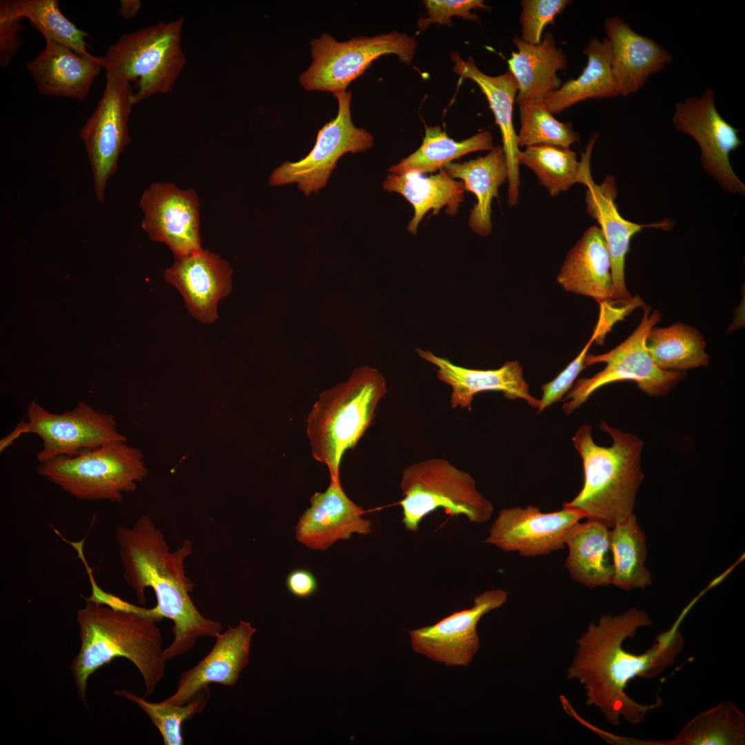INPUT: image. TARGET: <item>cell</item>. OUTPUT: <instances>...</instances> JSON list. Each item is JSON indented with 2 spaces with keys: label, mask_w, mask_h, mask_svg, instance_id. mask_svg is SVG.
I'll use <instances>...</instances> for the list:
<instances>
[{
  "label": "cell",
  "mask_w": 745,
  "mask_h": 745,
  "mask_svg": "<svg viewBox=\"0 0 745 745\" xmlns=\"http://www.w3.org/2000/svg\"><path fill=\"white\" fill-rule=\"evenodd\" d=\"M518 105L521 124L517 135L518 147L548 144L569 148L579 141V135L572 125L557 120L543 100Z\"/></svg>",
  "instance_id": "obj_39"
},
{
  "label": "cell",
  "mask_w": 745,
  "mask_h": 745,
  "mask_svg": "<svg viewBox=\"0 0 745 745\" xmlns=\"http://www.w3.org/2000/svg\"><path fill=\"white\" fill-rule=\"evenodd\" d=\"M602 322L599 318L594 332L584 347L579 354L554 379L542 385V397L538 408V413L542 412L546 408L550 406L557 401H560L564 395L568 393L573 386V382L586 367L584 360L587 352L595 340L602 341Z\"/></svg>",
  "instance_id": "obj_41"
},
{
  "label": "cell",
  "mask_w": 745,
  "mask_h": 745,
  "mask_svg": "<svg viewBox=\"0 0 745 745\" xmlns=\"http://www.w3.org/2000/svg\"><path fill=\"white\" fill-rule=\"evenodd\" d=\"M599 426L612 437L610 446L595 444L589 424L582 425L572 438L582 459L584 479L579 493L562 506L577 509L586 520L612 528L634 514L644 479L640 464L644 442L602 420Z\"/></svg>",
  "instance_id": "obj_4"
},
{
  "label": "cell",
  "mask_w": 745,
  "mask_h": 745,
  "mask_svg": "<svg viewBox=\"0 0 745 745\" xmlns=\"http://www.w3.org/2000/svg\"><path fill=\"white\" fill-rule=\"evenodd\" d=\"M141 8V3L138 0H122L120 1L118 13L125 19H129L135 17Z\"/></svg>",
  "instance_id": "obj_45"
},
{
  "label": "cell",
  "mask_w": 745,
  "mask_h": 745,
  "mask_svg": "<svg viewBox=\"0 0 745 745\" xmlns=\"http://www.w3.org/2000/svg\"><path fill=\"white\" fill-rule=\"evenodd\" d=\"M389 192L399 193L413 206L414 216L408 223V231L415 235L426 212L433 210L437 215L446 206V212L454 216L464 199V184L451 178L441 168L439 173L424 177L415 172L388 175L383 183Z\"/></svg>",
  "instance_id": "obj_30"
},
{
  "label": "cell",
  "mask_w": 745,
  "mask_h": 745,
  "mask_svg": "<svg viewBox=\"0 0 745 745\" xmlns=\"http://www.w3.org/2000/svg\"><path fill=\"white\" fill-rule=\"evenodd\" d=\"M715 92L706 89L699 97L675 103L673 123L678 131L691 135L701 149L703 168L729 192L744 195L745 186L734 172L729 155L742 144L739 130L718 112Z\"/></svg>",
  "instance_id": "obj_14"
},
{
  "label": "cell",
  "mask_w": 745,
  "mask_h": 745,
  "mask_svg": "<svg viewBox=\"0 0 745 745\" xmlns=\"http://www.w3.org/2000/svg\"><path fill=\"white\" fill-rule=\"evenodd\" d=\"M310 507L299 517L296 526L297 541L312 550H326L352 534L371 533V522L362 517L364 510L344 491L340 480H330L324 492L310 499Z\"/></svg>",
  "instance_id": "obj_21"
},
{
  "label": "cell",
  "mask_w": 745,
  "mask_h": 745,
  "mask_svg": "<svg viewBox=\"0 0 745 745\" xmlns=\"http://www.w3.org/2000/svg\"><path fill=\"white\" fill-rule=\"evenodd\" d=\"M386 393L382 375L365 366L319 395L308 413L306 433L313 458L327 466L330 480H340L344 453L356 446L369 428Z\"/></svg>",
  "instance_id": "obj_5"
},
{
  "label": "cell",
  "mask_w": 745,
  "mask_h": 745,
  "mask_svg": "<svg viewBox=\"0 0 745 745\" xmlns=\"http://www.w3.org/2000/svg\"><path fill=\"white\" fill-rule=\"evenodd\" d=\"M588 61L581 74L568 79L543 101L553 114H558L587 99H606L620 95L611 68V54L606 38L590 39L584 49Z\"/></svg>",
  "instance_id": "obj_31"
},
{
  "label": "cell",
  "mask_w": 745,
  "mask_h": 745,
  "mask_svg": "<svg viewBox=\"0 0 745 745\" xmlns=\"http://www.w3.org/2000/svg\"><path fill=\"white\" fill-rule=\"evenodd\" d=\"M12 16L26 19L44 37L83 56L88 51L86 38L90 35L77 28L59 9L58 0H8Z\"/></svg>",
  "instance_id": "obj_37"
},
{
  "label": "cell",
  "mask_w": 745,
  "mask_h": 745,
  "mask_svg": "<svg viewBox=\"0 0 745 745\" xmlns=\"http://www.w3.org/2000/svg\"><path fill=\"white\" fill-rule=\"evenodd\" d=\"M255 628L241 621L219 633L210 651L191 668L183 671L176 691L163 700L166 704L183 705L193 700L210 684L234 686L249 662L250 642Z\"/></svg>",
  "instance_id": "obj_19"
},
{
  "label": "cell",
  "mask_w": 745,
  "mask_h": 745,
  "mask_svg": "<svg viewBox=\"0 0 745 745\" xmlns=\"http://www.w3.org/2000/svg\"><path fill=\"white\" fill-rule=\"evenodd\" d=\"M646 345L655 364L664 370L684 372L708 364L703 336L682 323L666 328L653 327Z\"/></svg>",
  "instance_id": "obj_34"
},
{
  "label": "cell",
  "mask_w": 745,
  "mask_h": 745,
  "mask_svg": "<svg viewBox=\"0 0 745 745\" xmlns=\"http://www.w3.org/2000/svg\"><path fill=\"white\" fill-rule=\"evenodd\" d=\"M598 137L597 132L592 133L580 162L577 159L576 153L569 148L538 144L520 150L518 163L532 170L541 185L552 197H556L575 183L584 184V175L590 168L592 150Z\"/></svg>",
  "instance_id": "obj_32"
},
{
  "label": "cell",
  "mask_w": 745,
  "mask_h": 745,
  "mask_svg": "<svg viewBox=\"0 0 745 745\" xmlns=\"http://www.w3.org/2000/svg\"><path fill=\"white\" fill-rule=\"evenodd\" d=\"M507 598L504 590H485L474 598L471 608L455 612L433 625L409 630L413 650L448 666H467L480 646L477 623Z\"/></svg>",
  "instance_id": "obj_17"
},
{
  "label": "cell",
  "mask_w": 745,
  "mask_h": 745,
  "mask_svg": "<svg viewBox=\"0 0 745 745\" xmlns=\"http://www.w3.org/2000/svg\"><path fill=\"white\" fill-rule=\"evenodd\" d=\"M668 745H744L745 715L731 701H724L688 721Z\"/></svg>",
  "instance_id": "obj_36"
},
{
  "label": "cell",
  "mask_w": 745,
  "mask_h": 745,
  "mask_svg": "<svg viewBox=\"0 0 745 745\" xmlns=\"http://www.w3.org/2000/svg\"><path fill=\"white\" fill-rule=\"evenodd\" d=\"M571 3L569 0H522L519 22L521 39L538 44L541 42L544 28L555 24V18Z\"/></svg>",
  "instance_id": "obj_40"
},
{
  "label": "cell",
  "mask_w": 745,
  "mask_h": 745,
  "mask_svg": "<svg viewBox=\"0 0 745 745\" xmlns=\"http://www.w3.org/2000/svg\"><path fill=\"white\" fill-rule=\"evenodd\" d=\"M141 450L112 441L39 464V474L81 500L120 502L148 474Z\"/></svg>",
  "instance_id": "obj_7"
},
{
  "label": "cell",
  "mask_w": 745,
  "mask_h": 745,
  "mask_svg": "<svg viewBox=\"0 0 745 745\" xmlns=\"http://www.w3.org/2000/svg\"><path fill=\"white\" fill-rule=\"evenodd\" d=\"M26 66L41 94L76 100L88 97L103 69L101 57L79 54L50 40Z\"/></svg>",
  "instance_id": "obj_24"
},
{
  "label": "cell",
  "mask_w": 745,
  "mask_h": 745,
  "mask_svg": "<svg viewBox=\"0 0 745 745\" xmlns=\"http://www.w3.org/2000/svg\"><path fill=\"white\" fill-rule=\"evenodd\" d=\"M611 54V68L620 95L637 92L649 77L672 61L656 41L634 31L619 16L604 21Z\"/></svg>",
  "instance_id": "obj_23"
},
{
  "label": "cell",
  "mask_w": 745,
  "mask_h": 745,
  "mask_svg": "<svg viewBox=\"0 0 745 745\" xmlns=\"http://www.w3.org/2000/svg\"><path fill=\"white\" fill-rule=\"evenodd\" d=\"M141 227L149 238L166 244L175 258L201 250L199 203L194 190L155 182L143 192Z\"/></svg>",
  "instance_id": "obj_16"
},
{
  "label": "cell",
  "mask_w": 745,
  "mask_h": 745,
  "mask_svg": "<svg viewBox=\"0 0 745 745\" xmlns=\"http://www.w3.org/2000/svg\"><path fill=\"white\" fill-rule=\"evenodd\" d=\"M513 43L518 51L512 52L508 64L518 85L517 104L543 100L562 86L557 72L566 69L567 59L562 50L557 48L552 34L546 33L538 44L525 42L518 35Z\"/></svg>",
  "instance_id": "obj_27"
},
{
  "label": "cell",
  "mask_w": 745,
  "mask_h": 745,
  "mask_svg": "<svg viewBox=\"0 0 745 745\" xmlns=\"http://www.w3.org/2000/svg\"><path fill=\"white\" fill-rule=\"evenodd\" d=\"M587 188L585 203L586 212L599 225L606 239L611 263L613 282V305L634 308L642 305L637 298L633 299L626 289L624 278L626 256L632 237L644 228L670 230L673 223L669 219L650 223L639 224L623 218L619 214L615 199L617 189L613 176H607L601 184L595 183L590 170L584 175Z\"/></svg>",
  "instance_id": "obj_18"
},
{
  "label": "cell",
  "mask_w": 745,
  "mask_h": 745,
  "mask_svg": "<svg viewBox=\"0 0 745 745\" xmlns=\"http://www.w3.org/2000/svg\"><path fill=\"white\" fill-rule=\"evenodd\" d=\"M337 116L318 132L316 142L307 156L297 162L285 161L269 177L271 186L297 183L304 195L325 187L339 159L346 153L362 152L372 147V136L352 121L350 91L335 93Z\"/></svg>",
  "instance_id": "obj_13"
},
{
  "label": "cell",
  "mask_w": 745,
  "mask_h": 745,
  "mask_svg": "<svg viewBox=\"0 0 745 745\" xmlns=\"http://www.w3.org/2000/svg\"><path fill=\"white\" fill-rule=\"evenodd\" d=\"M566 290L613 305L611 263L605 237L598 226L588 228L568 252L557 277Z\"/></svg>",
  "instance_id": "obj_26"
},
{
  "label": "cell",
  "mask_w": 745,
  "mask_h": 745,
  "mask_svg": "<svg viewBox=\"0 0 745 745\" xmlns=\"http://www.w3.org/2000/svg\"><path fill=\"white\" fill-rule=\"evenodd\" d=\"M402 522L417 532L423 519L439 508L451 516H465L484 524L491 517L493 504L477 489L473 477L441 458H430L406 468L401 479Z\"/></svg>",
  "instance_id": "obj_8"
},
{
  "label": "cell",
  "mask_w": 745,
  "mask_h": 745,
  "mask_svg": "<svg viewBox=\"0 0 745 745\" xmlns=\"http://www.w3.org/2000/svg\"><path fill=\"white\" fill-rule=\"evenodd\" d=\"M85 601L77 615L81 645L70 664L79 699L87 705L89 677L117 657L127 659L137 668L144 697L153 694L166 675L160 621L88 597Z\"/></svg>",
  "instance_id": "obj_3"
},
{
  "label": "cell",
  "mask_w": 745,
  "mask_h": 745,
  "mask_svg": "<svg viewBox=\"0 0 745 745\" xmlns=\"http://www.w3.org/2000/svg\"><path fill=\"white\" fill-rule=\"evenodd\" d=\"M130 83L106 74V85L91 115L80 130L96 199L105 200L108 180L116 173L121 153L130 143L128 122L135 106Z\"/></svg>",
  "instance_id": "obj_12"
},
{
  "label": "cell",
  "mask_w": 745,
  "mask_h": 745,
  "mask_svg": "<svg viewBox=\"0 0 745 745\" xmlns=\"http://www.w3.org/2000/svg\"><path fill=\"white\" fill-rule=\"evenodd\" d=\"M417 46L415 37L397 31L341 42L324 33L310 42L312 61L299 77V83L308 91L333 95L345 92L350 82L382 55L393 54L410 64Z\"/></svg>",
  "instance_id": "obj_9"
},
{
  "label": "cell",
  "mask_w": 745,
  "mask_h": 745,
  "mask_svg": "<svg viewBox=\"0 0 745 745\" xmlns=\"http://www.w3.org/2000/svg\"><path fill=\"white\" fill-rule=\"evenodd\" d=\"M493 148V136L489 131H481L468 139L458 141L450 138L439 126H426L419 148L390 167L388 171L397 175L410 172L419 174L433 172L461 156Z\"/></svg>",
  "instance_id": "obj_33"
},
{
  "label": "cell",
  "mask_w": 745,
  "mask_h": 745,
  "mask_svg": "<svg viewBox=\"0 0 745 745\" xmlns=\"http://www.w3.org/2000/svg\"><path fill=\"white\" fill-rule=\"evenodd\" d=\"M424 5L427 17L418 20L420 30H426L432 23L452 26L453 17H459L468 21H479V17L473 13V9L490 10V7L481 0H426Z\"/></svg>",
  "instance_id": "obj_42"
},
{
  "label": "cell",
  "mask_w": 745,
  "mask_h": 745,
  "mask_svg": "<svg viewBox=\"0 0 745 745\" xmlns=\"http://www.w3.org/2000/svg\"><path fill=\"white\" fill-rule=\"evenodd\" d=\"M286 584L292 595L301 599L313 595L318 588L315 576L305 568L292 570L286 577Z\"/></svg>",
  "instance_id": "obj_44"
},
{
  "label": "cell",
  "mask_w": 745,
  "mask_h": 745,
  "mask_svg": "<svg viewBox=\"0 0 745 745\" xmlns=\"http://www.w3.org/2000/svg\"><path fill=\"white\" fill-rule=\"evenodd\" d=\"M646 541L635 514L610 528L613 585L629 590L652 584L651 573L645 566Z\"/></svg>",
  "instance_id": "obj_35"
},
{
  "label": "cell",
  "mask_w": 745,
  "mask_h": 745,
  "mask_svg": "<svg viewBox=\"0 0 745 745\" xmlns=\"http://www.w3.org/2000/svg\"><path fill=\"white\" fill-rule=\"evenodd\" d=\"M450 56L455 62L453 71L461 79H468L478 85L494 114L501 134L508 170V205L513 206L518 202L520 186L517 161L520 150L513 123V104L518 92L516 79L510 71L498 76L486 74L478 69L472 57L463 60L457 52H451Z\"/></svg>",
  "instance_id": "obj_25"
},
{
  "label": "cell",
  "mask_w": 745,
  "mask_h": 745,
  "mask_svg": "<svg viewBox=\"0 0 745 745\" xmlns=\"http://www.w3.org/2000/svg\"><path fill=\"white\" fill-rule=\"evenodd\" d=\"M684 614L660 633L645 653L638 655L626 650L623 644L639 628L652 625L647 612L632 608L620 615H603L597 624L591 622L577 640L566 678L577 679L583 685L586 704L597 707L611 724L618 726L621 718L633 725L642 722L662 701L658 697L654 704H642L625 689L630 680L654 678L675 664L684 646L679 630Z\"/></svg>",
  "instance_id": "obj_1"
},
{
  "label": "cell",
  "mask_w": 745,
  "mask_h": 745,
  "mask_svg": "<svg viewBox=\"0 0 745 745\" xmlns=\"http://www.w3.org/2000/svg\"><path fill=\"white\" fill-rule=\"evenodd\" d=\"M184 19L160 22L126 33L101 57L106 74L135 82L134 104L169 92L186 64L181 48Z\"/></svg>",
  "instance_id": "obj_6"
},
{
  "label": "cell",
  "mask_w": 745,
  "mask_h": 745,
  "mask_svg": "<svg viewBox=\"0 0 745 745\" xmlns=\"http://www.w3.org/2000/svg\"><path fill=\"white\" fill-rule=\"evenodd\" d=\"M27 419L1 447H6L21 434H35L42 440L43 448L37 454L39 464L60 456L74 455L110 441L126 440L118 433L112 414L95 410L85 402H79L74 409L57 414L32 401L28 406Z\"/></svg>",
  "instance_id": "obj_11"
},
{
  "label": "cell",
  "mask_w": 745,
  "mask_h": 745,
  "mask_svg": "<svg viewBox=\"0 0 745 745\" xmlns=\"http://www.w3.org/2000/svg\"><path fill=\"white\" fill-rule=\"evenodd\" d=\"M416 352L437 368L438 379L451 388L452 408L470 410L474 396L487 391L501 392L511 400L522 399L534 408L539 406L540 399L529 393L522 367L517 361H508L497 369L478 370L457 366L428 350L417 348Z\"/></svg>",
  "instance_id": "obj_22"
},
{
  "label": "cell",
  "mask_w": 745,
  "mask_h": 745,
  "mask_svg": "<svg viewBox=\"0 0 745 745\" xmlns=\"http://www.w3.org/2000/svg\"><path fill=\"white\" fill-rule=\"evenodd\" d=\"M443 168L453 179H459L465 190L472 192L477 203L470 211L468 223L479 235L492 231L491 203L498 197V189L508 179L506 157L500 146L493 147L485 156L462 163L450 162Z\"/></svg>",
  "instance_id": "obj_29"
},
{
  "label": "cell",
  "mask_w": 745,
  "mask_h": 745,
  "mask_svg": "<svg viewBox=\"0 0 745 745\" xmlns=\"http://www.w3.org/2000/svg\"><path fill=\"white\" fill-rule=\"evenodd\" d=\"M644 308L642 319L634 332L619 346L606 353L586 355L585 366L605 363V368L591 377L578 379L563 404L566 415L585 403L597 389L608 384L633 381L647 395L659 397L669 392L684 376L683 372L664 370L653 362L646 345V337L661 320V314Z\"/></svg>",
  "instance_id": "obj_10"
},
{
  "label": "cell",
  "mask_w": 745,
  "mask_h": 745,
  "mask_svg": "<svg viewBox=\"0 0 745 745\" xmlns=\"http://www.w3.org/2000/svg\"><path fill=\"white\" fill-rule=\"evenodd\" d=\"M566 547L565 567L572 579L592 588L612 584L610 528L596 521L579 522L568 535Z\"/></svg>",
  "instance_id": "obj_28"
},
{
  "label": "cell",
  "mask_w": 745,
  "mask_h": 745,
  "mask_svg": "<svg viewBox=\"0 0 745 745\" xmlns=\"http://www.w3.org/2000/svg\"><path fill=\"white\" fill-rule=\"evenodd\" d=\"M115 539L123 578L139 603L146 604V588L155 595L156 605L142 607L141 614L173 623V640L164 649L166 662L187 653L200 637L215 638L221 632L222 624L204 617L191 598L194 584L185 570V561L193 551L190 540L171 550L163 532L147 515L131 526H119Z\"/></svg>",
  "instance_id": "obj_2"
},
{
  "label": "cell",
  "mask_w": 745,
  "mask_h": 745,
  "mask_svg": "<svg viewBox=\"0 0 745 745\" xmlns=\"http://www.w3.org/2000/svg\"><path fill=\"white\" fill-rule=\"evenodd\" d=\"M232 274L226 261L201 249L175 258L174 264L166 270L164 279L178 289L192 316L210 324L218 317L219 300L232 290Z\"/></svg>",
  "instance_id": "obj_20"
},
{
  "label": "cell",
  "mask_w": 745,
  "mask_h": 745,
  "mask_svg": "<svg viewBox=\"0 0 745 745\" xmlns=\"http://www.w3.org/2000/svg\"><path fill=\"white\" fill-rule=\"evenodd\" d=\"M582 519V512L565 506L550 513L530 505L504 508L485 542L522 557L546 555L565 548L568 535Z\"/></svg>",
  "instance_id": "obj_15"
},
{
  "label": "cell",
  "mask_w": 745,
  "mask_h": 745,
  "mask_svg": "<svg viewBox=\"0 0 745 745\" xmlns=\"http://www.w3.org/2000/svg\"><path fill=\"white\" fill-rule=\"evenodd\" d=\"M21 19L11 15L8 0L0 1V66L7 67L23 40L19 34L23 27Z\"/></svg>",
  "instance_id": "obj_43"
},
{
  "label": "cell",
  "mask_w": 745,
  "mask_h": 745,
  "mask_svg": "<svg viewBox=\"0 0 745 745\" xmlns=\"http://www.w3.org/2000/svg\"><path fill=\"white\" fill-rule=\"evenodd\" d=\"M115 694L132 701L144 711L160 733L165 745H182V725L203 711L210 697V688L205 687L193 700L183 705L149 702L126 689L117 690Z\"/></svg>",
  "instance_id": "obj_38"
}]
</instances>
